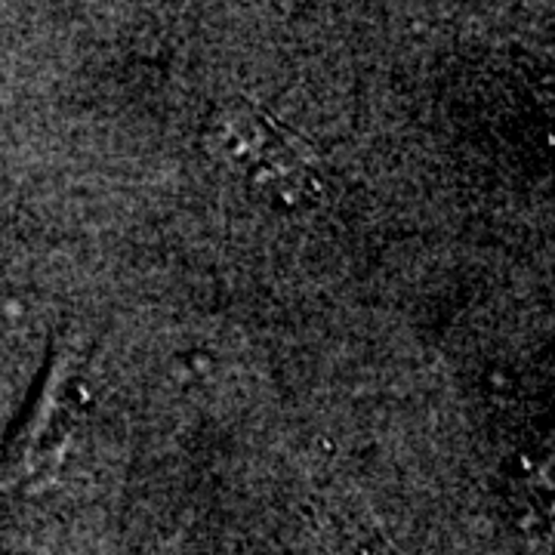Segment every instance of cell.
I'll list each match as a JSON object with an SVG mask.
<instances>
[{
    "label": "cell",
    "instance_id": "obj_1",
    "mask_svg": "<svg viewBox=\"0 0 555 555\" xmlns=\"http://www.w3.org/2000/svg\"><path fill=\"white\" fill-rule=\"evenodd\" d=\"M207 137L219 164L259 198L299 204L321 185L312 145L254 102L222 105Z\"/></svg>",
    "mask_w": 555,
    "mask_h": 555
}]
</instances>
